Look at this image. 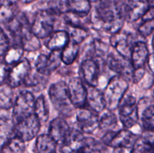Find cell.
Returning <instances> with one entry per match:
<instances>
[{"mask_svg": "<svg viewBox=\"0 0 154 153\" xmlns=\"http://www.w3.org/2000/svg\"><path fill=\"white\" fill-rule=\"evenodd\" d=\"M85 136L77 128H71V130L64 141L60 144L61 153H75L84 146Z\"/></svg>", "mask_w": 154, "mask_h": 153, "instance_id": "cell-16", "label": "cell"}, {"mask_svg": "<svg viewBox=\"0 0 154 153\" xmlns=\"http://www.w3.org/2000/svg\"><path fill=\"white\" fill-rule=\"evenodd\" d=\"M10 46V40L4 30L0 27V56H4Z\"/></svg>", "mask_w": 154, "mask_h": 153, "instance_id": "cell-40", "label": "cell"}, {"mask_svg": "<svg viewBox=\"0 0 154 153\" xmlns=\"http://www.w3.org/2000/svg\"><path fill=\"white\" fill-rule=\"evenodd\" d=\"M18 44L22 46L24 51L29 52L37 51L41 47L40 39L32 32V30L26 32L20 38Z\"/></svg>", "mask_w": 154, "mask_h": 153, "instance_id": "cell-27", "label": "cell"}, {"mask_svg": "<svg viewBox=\"0 0 154 153\" xmlns=\"http://www.w3.org/2000/svg\"><path fill=\"white\" fill-rule=\"evenodd\" d=\"M153 97H154V93H153Z\"/></svg>", "mask_w": 154, "mask_h": 153, "instance_id": "cell-52", "label": "cell"}, {"mask_svg": "<svg viewBox=\"0 0 154 153\" xmlns=\"http://www.w3.org/2000/svg\"><path fill=\"white\" fill-rule=\"evenodd\" d=\"M32 70L29 61L26 58H23L21 61L11 66L9 69L8 83L12 88H18L23 85Z\"/></svg>", "mask_w": 154, "mask_h": 153, "instance_id": "cell-13", "label": "cell"}, {"mask_svg": "<svg viewBox=\"0 0 154 153\" xmlns=\"http://www.w3.org/2000/svg\"><path fill=\"white\" fill-rule=\"evenodd\" d=\"M46 47L49 50H62L69 42V36L66 30L54 31L49 36Z\"/></svg>", "mask_w": 154, "mask_h": 153, "instance_id": "cell-21", "label": "cell"}, {"mask_svg": "<svg viewBox=\"0 0 154 153\" xmlns=\"http://www.w3.org/2000/svg\"><path fill=\"white\" fill-rule=\"evenodd\" d=\"M80 73L81 79L88 86H98L101 67L94 58L88 57L83 60L80 67Z\"/></svg>", "mask_w": 154, "mask_h": 153, "instance_id": "cell-14", "label": "cell"}, {"mask_svg": "<svg viewBox=\"0 0 154 153\" xmlns=\"http://www.w3.org/2000/svg\"><path fill=\"white\" fill-rule=\"evenodd\" d=\"M145 68H139L134 70L132 82H133V83H138V82L143 79V77H144V75H145Z\"/></svg>", "mask_w": 154, "mask_h": 153, "instance_id": "cell-43", "label": "cell"}, {"mask_svg": "<svg viewBox=\"0 0 154 153\" xmlns=\"http://www.w3.org/2000/svg\"><path fill=\"white\" fill-rule=\"evenodd\" d=\"M9 66L5 62H0V85L7 80L9 72Z\"/></svg>", "mask_w": 154, "mask_h": 153, "instance_id": "cell-42", "label": "cell"}, {"mask_svg": "<svg viewBox=\"0 0 154 153\" xmlns=\"http://www.w3.org/2000/svg\"><path fill=\"white\" fill-rule=\"evenodd\" d=\"M148 46L144 40H138L132 46L129 59L134 69L144 68L149 56Z\"/></svg>", "mask_w": 154, "mask_h": 153, "instance_id": "cell-19", "label": "cell"}, {"mask_svg": "<svg viewBox=\"0 0 154 153\" xmlns=\"http://www.w3.org/2000/svg\"><path fill=\"white\" fill-rule=\"evenodd\" d=\"M25 142L14 136L3 144L0 148V153H23Z\"/></svg>", "mask_w": 154, "mask_h": 153, "instance_id": "cell-33", "label": "cell"}, {"mask_svg": "<svg viewBox=\"0 0 154 153\" xmlns=\"http://www.w3.org/2000/svg\"><path fill=\"white\" fill-rule=\"evenodd\" d=\"M105 64L107 68L114 72L116 75L123 76L129 82L132 81L135 69L129 58L123 56L114 50L113 51H110L108 53Z\"/></svg>", "mask_w": 154, "mask_h": 153, "instance_id": "cell-7", "label": "cell"}, {"mask_svg": "<svg viewBox=\"0 0 154 153\" xmlns=\"http://www.w3.org/2000/svg\"><path fill=\"white\" fill-rule=\"evenodd\" d=\"M63 15L66 25L87 28L86 27V24L87 23V22H89V16H90L89 14L81 15L75 13V12L69 10Z\"/></svg>", "mask_w": 154, "mask_h": 153, "instance_id": "cell-31", "label": "cell"}, {"mask_svg": "<svg viewBox=\"0 0 154 153\" xmlns=\"http://www.w3.org/2000/svg\"><path fill=\"white\" fill-rule=\"evenodd\" d=\"M134 148L132 146H123L113 148L112 153H134Z\"/></svg>", "mask_w": 154, "mask_h": 153, "instance_id": "cell-44", "label": "cell"}, {"mask_svg": "<svg viewBox=\"0 0 154 153\" xmlns=\"http://www.w3.org/2000/svg\"><path fill=\"white\" fill-rule=\"evenodd\" d=\"M150 8L148 0H129L125 4V16L129 22H135L141 20Z\"/></svg>", "mask_w": 154, "mask_h": 153, "instance_id": "cell-17", "label": "cell"}, {"mask_svg": "<svg viewBox=\"0 0 154 153\" xmlns=\"http://www.w3.org/2000/svg\"><path fill=\"white\" fill-rule=\"evenodd\" d=\"M140 138L143 142L154 148V130H143Z\"/></svg>", "mask_w": 154, "mask_h": 153, "instance_id": "cell-41", "label": "cell"}, {"mask_svg": "<svg viewBox=\"0 0 154 153\" xmlns=\"http://www.w3.org/2000/svg\"><path fill=\"white\" fill-rule=\"evenodd\" d=\"M2 147V145H1V143H0V148H1Z\"/></svg>", "mask_w": 154, "mask_h": 153, "instance_id": "cell-51", "label": "cell"}, {"mask_svg": "<svg viewBox=\"0 0 154 153\" xmlns=\"http://www.w3.org/2000/svg\"><path fill=\"white\" fill-rule=\"evenodd\" d=\"M42 124L34 114L14 122V135L23 142H29L37 137Z\"/></svg>", "mask_w": 154, "mask_h": 153, "instance_id": "cell-6", "label": "cell"}, {"mask_svg": "<svg viewBox=\"0 0 154 153\" xmlns=\"http://www.w3.org/2000/svg\"><path fill=\"white\" fill-rule=\"evenodd\" d=\"M138 33L143 38L154 33V20L141 21V23L138 28Z\"/></svg>", "mask_w": 154, "mask_h": 153, "instance_id": "cell-38", "label": "cell"}, {"mask_svg": "<svg viewBox=\"0 0 154 153\" xmlns=\"http://www.w3.org/2000/svg\"><path fill=\"white\" fill-rule=\"evenodd\" d=\"M129 82L127 80L119 75L114 76L107 82L102 92L107 110L114 111L118 108L122 99L129 89Z\"/></svg>", "mask_w": 154, "mask_h": 153, "instance_id": "cell-3", "label": "cell"}, {"mask_svg": "<svg viewBox=\"0 0 154 153\" xmlns=\"http://www.w3.org/2000/svg\"><path fill=\"white\" fill-rule=\"evenodd\" d=\"M99 115L87 106L77 108L75 112L77 128L83 134H91L99 129Z\"/></svg>", "mask_w": 154, "mask_h": 153, "instance_id": "cell-10", "label": "cell"}, {"mask_svg": "<svg viewBox=\"0 0 154 153\" xmlns=\"http://www.w3.org/2000/svg\"><path fill=\"white\" fill-rule=\"evenodd\" d=\"M139 136L132 133L129 129L123 128L119 130L106 132L101 138V141L108 147L115 148L123 146H135Z\"/></svg>", "mask_w": 154, "mask_h": 153, "instance_id": "cell-9", "label": "cell"}, {"mask_svg": "<svg viewBox=\"0 0 154 153\" xmlns=\"http://www.w3.org/2000/svg\"><path fill=\"white\" fill-rule=\"evenodd\" d=\"M99 0H90V2H99Z\"/></svg>", "mask_w": 154, "mask_h": 153, "instance_id": "cell-50", "label": "cell"}, {"mask_svg": "<svg viewBox=\"0 0 154 153\" xmlns=\"http://www.w3.org/2000/svg\"><path fill=\"white\" fill-rule=\"evenodd\" d=\"M14 92L8 82L0 85V109L9 110L13 107L14 102Z\"/></svg>", "mask_w": 154, "mask_h": 153, "instance_id": "cell-26", "label": "cell"}, {"mask_svg": "<svg viewBox=\"0 0 154 153\" xmlns=\"http://www.w3.org/2000/svg\"><path fill=\"white\" fill-rule=\"evenodd\" d=\"M91 8L90 0H69V10L79 14H90Z\"/></svg>", "mask_w": 154, "mask_h": 153, "instance_id": "cell-36", "label": "cell"}, {"mask_svg": "<svg viewBox=\"0 0 154 153\" xmlns=\"http://www.w3.org/2000/svg\"><path fill=\"white\" fill-rule=\"evenodd\" d=\"M87 106L96 113H101L106 109L103 92L97 87H87Z\"/></svg>", "mask_w": 154, "mask_h": 153, "instance_id": "cell-20", "label": "cell"}, {"mask_svg": "<svg viewBox=\"0 0 154 153\" xmlns=\"http://www.w3.org/2000/svg\"><path fill=\"white\" fill-rule=\"evenodd\" d=\"M47 77L48 76L41 74L36 70L35 73H32V70H31L24 84L29 88H32L35 92H38L42 90L40 88L42 86L44 88L48 82Z\"/></svg>", "mask_w": 154, "mask_h": 153, "instance_id": "cell-34", "label": "cell"}, {"mask_svg": "<svg viewBox=\"0 0 154 153\" xmlns=\"http://www.w3.org/2000/svg\"><path fill=\"white\" fill-rule=\"evenodd\" d=\"M95 8V20L90 23L95 28H102L111 34L120 32L126 21L125 4L120 0H99Z\"/></svg>", "mask_w": 154, "mask_h": 153, "instance_id": "cell-1", "label": "cell"}, {"mask_svg": "<svg viewBox=\"0 0 154 153\" xmlns=\"http://www.w3.org/2000/svg\"><path fill=\"white\" fill-rule=\"evenodd\" d=\"M148 20H154V7H151V6H150L148 10L141 18V21Z\"/></svg>", "mask_w": 154, "mask_h": 153, "instance_id": "cell-45", "label": "cell"}, {"mask_svg": "<svg viewBox=\"0 0 154 153\" xmlns=\"http://www.w3.org/2000/svg\"><path fill=\"white\" fill-rule=\"evenodd\" d=\"M80 51V45L69 40L68 44L61 50L62 62L66 65H71L76 60Z\"/></svg>", "mask_w": 154, "mask_h": 153, "instance_id": "cell-29", "label": "cell"}, {"mask_svg": "<svg viewBox=\"0 0 154 153\" xmlns=\"http://www.w3.org/2000/svg\"><path fill=\"white\" fill-rule=\"evenodd\" d=\"M146 64H147V67H148L150 73H151L154 76V52L149 54V56L148 58H147Z\"/></svg>", "mask_w": 154, "mask_h": 153, "instance_id": "cell-46", "label": "cell"}, {"mask_svg": "<svg viewBox=\"0 0 154 153\" xmlns=\"http://www.w3.org/2000/svg\"><path fill=\"white\" fill-rule=\"evenodd\" d=\"M99 118V129L104 132L114 131L118 125V118L114 111L105 109Z\"/></svg>", "mask_w": 154, "mask_h": 153, "instance_id": "cell-23", "label": "cell"}, {"mask_svg": "<svg viewBox=\"0 0 154 153\" xmlns=\"http://www.w3.org/2000/svg\"><path fill=\"white\" fill-rule=\"evenodd\" d=\"M33 114L39 120L41 124H45L50 116V110L48 101L44 95L41 94L36 98Z\"/></svg>", "mask_w": 154, "mask_h": 153, "instance_id": "cell-24", "label": "cell"}, {"mask_svg": "<svg viewBox=\"0 0 154 153\" xmlns=\"http://www.w3.org/2000/svg\"><path fill=\"white\" fill-rule=\"evenodd\" d=\"M119 119L123 128L130 129L136 125L140 119L137 100L131 94H125L118 106Z\"/></svg>", "mask_w": 154, "mask_h": 153, "instance_id": "cell-5", "label": "cell"}, {"mask_svg": "<svg viewBox=\"0 0 154 153\" xmlns=\"http://www.w3.org/2000/svg\"><path fill=\"white\" fill-rule=\"evenodd\" d=\"M49 9L58 15L64 14L69 10V0H49Z\"/></svg>", "mask_w": 154, "mask_h": 153, "instance_id": "cell-37", "label": "cell"}, {"mask_svg": "<svg viewBox=\"0 0 154 153\" xmlns=\"http://www.w3.org/2000/svg\"><path fill=\"white\" fill-rule=\"evenodd\" d=\"M136 41L138 40H135V38H133L132 34L122 32L121 31L111 34L110 38V44L114 50L123 56L129 58L130 57L132 46Z\"/></svg>", "mask_w": 154, "mask_h": 153, "instance_id": "cell-15", "label": "cell"}, {"mask_svg": "<svg viewBox=\"0 0 154 153\" xmlns=\"http://www.w3.org/2000/svg\"><path fill=\"white\" fill-rule=\"evenodd\" d=\"M57 14L51 9L40 10L35 14L31 23L32 32L39 39L48 38L54 32Z\"/></svg>", "mask_w": 154, "mask_h": 153, "instance_id": "cell-4", "label": "cell"}, {"mask_svg": "<svg viewBox=\"0 0 154 153\" xmlns=\"http://www.w3.org/2000/svg\"><path fill=\"white\" fill-rule=\"evenodd\" d=\"M152 47H153V52H154V34H153V39H152Z\"/></svg>", "mask_w": 154, "mask_h": 153, "instance_id": "cell-49", "label": "cell"}, {"mask_svg": "<svg viewBox=\"0 0 154 153\" xmlns=\"http://www.w3.org/2000/svg\"><path fill=\"white\" fill-rule=\"evenodd\" d=\"M35 96L29 90H22L15 98L13 105V121L33 114Z\"/></svg>", "mask_w": 154, "mask_h": 153, "instance_id": "cell-8", "label": "cell"}, {"mask_svg": "<svg viewBox=\"0 0 154 153\" xmlns=\"http://www.w3.org/2000/svg\"><path fill=\"white\" fill-rule=\"evenodd\" d=\"M66 26V30L69 36V40L78 44H81L90 35L89 30L86 28L82 27L71 26Z\"/></svg>", "mask_w": 154, "mask_h": 153, "instance_id": "cell-32", "label": "cell"}, {"mask_svg": "<svg viewBox=\"0 0 154 153\" xmlns=\"http://www.w3.org/2000/svg\"><path fill=\"white\" fill-rule=\"evenodd\" d=\"M48 96L53 106L62 117L69 118L73 115L75 106L71 102L66 82L58 81L51 84L48 89Z\"/></svg>", "mask_w": 154, "mask_h": 153, "instance_id": "cell-2", "label": "cell"}, {"mask_svg": "<svg viewBox=\"0 0 154 153\" xmlns=\"http://www.w3.org/2000/svg\"><path fill=\"white\" fill-rule=\"evenodd\" d=\"M108 146L102 141H98L93 137H86L84 146L75 153H107Z\"/></svg>", "mask_w": 154, "mask_h": 153, "instance_id": "cell-28", "label": "cell"}, {"mask_svg": "<svg viewBox=\"0 0 154 153\" xmlns=\"http://www.w3.org/2000/svg\"><path fill=\"white\" fill-rule=\"evenodd\" d=\"M16 0H0V23L7 25L17 14Z\"/></svg>", "mask_w": 154, "mask_h": 153, "instance_id": "cell-22", "label": "cell"}, {"mask_svg": "<svg viewBox=\"0 0 154 153\" xmlns=\"http://www.w3.org/2000/svg\"><path fill=\"white\" fill-rule=\"evenodd\" d=\"M57 144L48 135L42 134L38 135L35 140V148L38 153H54L57 152Z\"/></svg>", "mask_w": 154, "mask_h": 153, "instance_id": "cell-25", "label": "cell"}, {"mask_svg": "<svg viewBox=\"0 0 154 153\" xmlns=\"http://www.w3.org/2000/svg\"><path fill=\"white\" fill-rule=\"evenodd\" d=\"M134 153H154V148L143 142L139 136L138 140L135 142Z\"/></svg>", "mask_w": 154, "mask_h": 153, "instance_id": "cell-39", "label": "cell"}, {"mask_svg": "<svg viewBox=\"0 0 154 153\" xmlns=\"http://www.w3.org/2000/svg\"><path fill=\"white\" fill-rule=\"evenodd\" d=\"M24 50L19 44L12 45L9 46L8 50L4 54V62L8 66H13L21 61L23 57Z\"/></svg>", "mask_w": 154, "mask_h": 153, "instance_id": "cell-30", "label": "cell"}, {"mask_svg": "<svg viewBox=\"0 0 154 153\" xmlns=\"http://www.w3.org/2000/svg\"><path fill=\"white\" fill-rule=\"evenodd\" d=\"M144 130H154V104L147 106L140 116Z\"/></svg>", "mask_w": 154, "mask_h": 153, "instance_id": "cell-35", "label": "cell"}, {"mask_svg": "<svg viewBox=\"0 0 154 153\" xmlns=\"http://www.w3.org/2000/svg\"><path fill=\"white\" fill-rule=\"evenodd\" d=\"M23 4H30V3H32L33 2L36 1V0H20Z\"/></svg>", "mask_w": 154, "mask_h": 153, "instance_id": "cell-47", "label": "cell"}, {"mask_svg": "<svg viewBox=\"0 0 154 153\" xmlns=\"http://www.w3.org/2000/svg\"><path fill=\"white\" fill-rule=\"evenodd\" d=\"M71 130V127L66 118L59 116L53 119L49 124L48 135L57 145H60Z\"/></svg>", "mask_w": 154, "mask_h": 153, "instance_id": "cell-18", "label": "cell"}, {"mask_svg": "<svg viewBox=\"0 0 154 153\" xmlns=\"http://www.w3.org/2000/svg\"><path fill=\"white\" fill-rule=\"evenodd\" d=\"M67 86L71 102L75 109L87 106V88L81 77L75 76L71 78Z\"/></svg>", "mask_w": 154, "mask_h": 153, "instance_id": "cell-12", "label": "cell"}, {"mask_svg": "<svg viewBox=\"0 0 154 153\" xmlns=\"http://www.w3.org/2000/svg\"><path fill=\"white\" fill-rule=\"evenodd\" d=\"M61 63V50H53L48 55L40 54L37 57L35 69L41 74L48 76L59 68Z\"/></svg>", "mask_w": 154, "mask_h": 153, "instance_id": "cell-11", "label": "cell"}, {"mask_svg": "<svg viewBox=\"0 0 154 153\" xmlns=\"http://www.w3.org/2000/svg\"><path fill=\"white\" fill-rule=\"evenodd\" d=\"M149 4H150V6L151 7H154V0H148Z\"/></svg>", "mask_w": 154, "mask_h": 153, "instance_id": "cell-48", "label": "cell"}]
</instances>
